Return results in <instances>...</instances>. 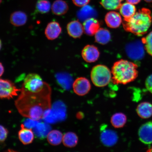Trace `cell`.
Wrapping results in <instances>:
<instances>
[{"mask_svg":"<svg viewBox=\"0 0 152 152\" xmlns=\"http://www.w3.org/2000/svg\"><path fill=\"white\" fill-rule=\"evenodd\" d=\"M51 94L52 89L46 82L37 92H30L22 87L15 105L22 116L39 121L45 118L52 109Z\"/></svg>","mask_w":152,"mask_h":152,"instance_id":"6da1fadb","label":"cell"},{"mask_svg":"<svg viewBox=\"0 0 152 152\" xmlns=\"http://www.w3.org/2000/svg\"><path fill=\"white\" fill-rule=\"evenodd\" d=\"M152 22L151 12L149 9H140L132 18L124 20L123 25L124 29L138 36L145 34L151 26Z\"/></svg>","mask_w":152,"mask_h":152,"instance_id":"7a4b0ae2","label":"cell"},{"mask_svg":"<svg viewBox=\"0 0 152 152\" xmlns=\"http://www.w3.org/2000/svg\"><path fill=\"white\" fill-rule=\"evenodd\" d=\"M138 66L134 63L121 60L115 62L112 68V80L115 84L126 85L134 81L138 75Z\"/></svg>","mask_w":152,"mask_h":152,"instance_id":"3957f363","label":"cell"},{"mask_svg":"<svg viewBox=\"0 0 152 152\" xmlns=\"http://www.w3.org/2000/svg\"><path fill=\"white\" fill-rule=\"evenodd\" d=\"M91 77L93 83L96 86L104 87L109 84L111 81V72L107 66L99 64L92 68Z\"/></svg>","mask_w":152,"mask_h":152,"instance_id":"277c9868","label":"cell"},{"mask_svg":"<svg viewBox=\"0 0 152 152\" xmlns=\"http://www.w3.org/2000/svg\"><path fill=\"white\" fill-rule=\"evenodd\" d=\"M45 83V82L43 81L39 75L35 73H30L25 78L22 87L30 92H37L43 88Z\"/></svg>","mask_w":152,"mask_h":152,"instance_id":"5b68a950","label":"cell"},{"mask_svg":"<svg viewBox=\"0 0 152 152\" xmlns=\"http://www.w3.org/2000/svg\"><path fill=\"white\" fill-rule=\"evenodd\" d=\"M21 89H18L12 82L0 79V98L10 99L18 96Z\"/></svg>","mask_w":152,"mask_h":152,"instance_id":"8992f818","label":"cell"},{"mask_svg":"<svg viewBox=\"0 0 152 152\" xmlns=\"http://www.w3.org/2000/svg\"><path fill=\"white\" fill-rule=\"evenodd\" d=\"M128 56L134 60L141 59L144 56V47L142 43L139 41L129 43L125 47Z\"/></svg>","mask_w":152,"mask_h":152,"instance_id":"52a82bcc","label":"cell"},{"mask_svg":"<svg viewBox=\"0 0 152 152\" xmlns=\"http://www.w3.org/2000/svg\"><path fill=\"white\" fill-rule=\"evenodd\" d=\"M73 87L74 92L79 96H83L89 92L91 89L90 81L85 77L78 78L74 82Z\"/></svg>","mask_w":152,"mask_h":152,"instance_id":"ba28073f","label":"cell"},{"mask_svg":"<svg viewBox=\"0 0 152 152\" xmlns=\"http://www.w3.org/2000/svg\"><path fill=\"white\" fill-rule=\"evenodd\" d=\"M138 135L139 140L142 143L152 144V121L142 124L139 129Z\"/></svg>","mask_w":152,"mask_h":152,"instance_id":"9c48e42d","label":"cell"},{"mask_svg":"<svg viewBox=\"0 0 152 152\" xmlns=\"http://www.w3.org/2000/svg\"><path fill=\"white\" fill-rule=\"evenodd\" d=\"M100 53L97 48L93 45L86 46L82 52L83 58L87 62H94L99 58Z\"/></svg>","mask_w":152,"mask_h":152,"instance_id":"30bf717a","label":"cell"},{"mask_svg":"<svg viewBox=\"0 0 152 152\" xmlns=\"http://www.w3.org/2000/svg\"><path fill=\"white\" fill-rule=\"evenodd\" d=\"M61 32L60 24L56 22L53 21L48 24L45 30V35L48 39L53 40L57 39Z\"/></svg>","mask_w":152,"mask_h":152,"instance_id":"8fae6325","label":"cell"},{"mask_svg":"<svg viewBox=\"0 0 152 152\" xmlns=\"http://www.w3.org/2000/svg\"><path fill=\"white\" fill-rule=\"evenodd\" d=\"M118 137L116 133L110 130H104L101 135L102 144L107 147H112L116 143Z\"/></svg>","mask_w":152,"mask_h":152,"instance_id":"7c38bea8","label":"cell"},{"mask_svg":"<svg viewBox=\"0 0 152 152\" xmlns=\"http://www.w3.org/2000/svg\"><path fill=\"white\" fill-rule=\"evenodd\" d=\"M67 30L68 34L75 39L81 37L84 31L83 26L77 20L69 23L67 25Z\"/></svg>","mask_w":152,"mask_h":152,"instance_id":"4fadbf2b","label":"cell"},{"mask_svg":"<svg viewBox=\"0 0 152 152\" xmlns=\"http://www.w3.org/2000/svg\"><path fill=\"white\" fill-rule=\"evenodd\" d=\"M18 134L20 141L26 145L32 143L35 135L31 129L26 128L23 124L21 125V129L19 131Z\"/></svg>","mask_w":152,"mask_h":152,"instance_id":"5bb4252c","label":"cell"},{"mask_svg":"<svg viewBox=\"0 0 152 152\" xmlns=\"http://www.w3.org/2000/svg\"><path fill=\"white\" fill-rule=\"evenodd\" d=\"M100 27L99 22L94 18H89L86 20L83 24L85 33L89 36L95 35L99 29Z\"/></svg>","mask_w":152,"mask_h":152,"instance_id":"9a60e30c","label":"cell"},{"mask_svg":"<svg viewBox=\"0 0 152 152\" xmlns=\"http://www.w3.org/2000/svg\"><path fill=\"white\" fill-rule=\"evenodd\" d=\"M105 21L107 26L111 28L119 27L122 21L121 15L115 11L108 12L105 17Z\"/></svg>","mask_w":152,"mask_h":152,"instance_id":"2e32d148","label":"cell"},{"mask_svg":"<svg viewBox=\"0 0 152 152\" xmlns=\"http://www.w3.org/2000/svg\"><path fill=\"white\" fill-rule=\"evenodd\" d=\"M51 131V127L47 123L39 122L33 129L34 134L40 139L47 137L48 134Z\"/></svg>","mask_w":152,"mask_h":152,"instance_id":"e0dca14e","label":"cell"},{"mask_svg":"<svg viewBox=\"0 0 152 152\" xmlns=\"http://www.w3.org/2000/svg\"><path fill=\"white\" fill-rule=\"evenodd\" d=\"M28 18L25 13L22 11H16L13 12L10 17L11 24L16 26H23L27 22Z\"/></svg>","mask_w":152,"mask_h":152,"instance_id":"ac0fdd59","label":"cell"},{"mask_svg":"<svg viewBox=\"0 0 152 152\" xmlns=\"http://www.w3.org/2000/svg\"><path fill=\"white\" fill-rule=\"evenodd\" d=\"M136 111L142 118H149L152 115V104L148 102H141L137 107Z\"/></svg>","mask_w":152,"mask_h":152,"instance_id":"d6986e66","label":"cell"},{"mask_svg":"<svg viewBox=\"0 0 152 152\" xmlns=\"http://www.w3.org/2000/svg\"><path fill=\"white\" fill-rule=\"evenodd\" d=\"M97 15L96 12L92 7L85 5L77 13L78 18L81 21H85L88 19L94 18Z\"/></svg>","mask_w":152,"mask_h":152,"instance_id":"ffe728a7","label":"cell"},{"mask_svg":"<svg viewBox=\"0 0 152 152\" xmlns=\"http://www.w3.org/2000/svg\"><path fill=\"white\" fill-rule=\"evenodd\" d=\"M68 9L69 7L67 3L63 0H56L55 1L51 7L53 14L58 16L66 14Z\"/></svg>","mask_w":152,"mask_h":152,"instance_id":"44dd1931","label":"cell"},{"mask_svg":"<svg viewBox=\"0 0 152 152\" xmlns=\"http://www.w3.org/2000/svg\"><path fill=\"white\" fill-rule=\"evenodd\" d=\"M119 9L121 14L124 18V20H127L132 18L135 14L136 11L134 5L128 2L121 4Z\"/></svg>","mask_w":152,"mask_h":152,"instance_id":"7402d4cb","label":"cell"},{"mask_svg":"<svg viewBox=\"0 0 152 152\" xmlns=\"http://www.w3.org/2000/svg\"><path fill=\"white\" fill-rule=\"evenodd\" d=\"M95 35L96 42L104 45L109 42L111 39V35L109 30L104 28H100Z\"/></svg>","mask_w":152,"mask_h":152,"instance_id":"603a6c76","label":"cell"},{"mask_svg":"<svg viewBox=\"0 0 152 152\" xmlns=\"http://www.w3.org/2000/svg\"><path fill=\"white\" fill-rule=\"evenodd\" d=\"M126 115L122 113H117L113 115L111 118V123L115 128H123L126 123Z\"/></svg>","mask_w":152,"mask_h":152,"instance_id":"cb8c5ba5","label":"cell"},{"mask_svg":"<svg viewBox=\"0 0 152 152\" xmlns=\"http://www.w3.org/2000/svg\"><path fill=\"white\" fill-rule=\"evenodd\" d=\"M63 135L60 131L51 130L47 136L48 141L51 145L56 146L59 145L62 142Z\"/></svg>","mask_w":152,"mask_h":152,"instance_id":"d4e9b609","label":"cell"},{"mask_svg":"<svg viewBox=\"0 0 152 152\" xmlns=\"http://www.w3.org/2000/svg\"><path fill=\"white\" fill-rule=\"evenodd\" d=\"M78 138L75 133L68 132L63 135L62 142L64 145L68 148H73L77 145Z\"/></svg>","mask_w":152,"mask_h":152,"instance_id":"484cf974","label":"cell"},{"mask_svg":"<svg viewBox=\"0 0 152 152\" xmlns=\"http://www.w3.org/2000/svg\"><path fill=\"white\" fill-rule=\"evenodd\" d=\"M56 77L58 84L63 88H67L70 86L72 83V78L69 74L64 73H58Z\"/></svg>","mask_w":152,"mask_h":152,"instance_id":"4316f807","label":"cell"},{"mask_svg":"<svg viewBox=\"0 0 152 152\" xmlns=\"http://www.w3.org/2000/svg\"><path fill=\"white\" fill-rule=\"evenodd\" d=\"M123 0H101L100 4L104 8L108 10L119 9Z\"/></svg>","mask_w":152,"mask_h":152,"instance_id":"83f0119b","label":"cell"},{"mask_svg":"<svg viewBox=\"0 0 152 152\" xmlns=\"http://www.w3.org/2000/svg\"><path fill=\"white\" fill-rule=\"evenodd\" d=\"M51 4L48 0H38L36 5V9L41 14L49 12L51 9Z\"/></svg>","mask_w":152,"mask_h":152,"instance_id":"f1b7e54d","label":"cell"},{"mask_svg":"<svg viewBox=\"0 0 152 152\" xmlns=\"http://www.w3.org/2000/svg\"><path fill=\"white\" fill-rule=\"evenodd\" d=\"M142 43L144 45L145 48L147 53L152 56V31L145 37L142 38Z\"/></svg>","mask_w":152,"mask_h":152,"instance_id":"f546056e","label":"cell"},{"mask_svg":"<svg viewBox=\"0 0 152 152\" xmlns=\"http://www.w3.org/2000/svg\"><path fill=\"white\" fill-rule=\"evenodd\" d=\"M24 121L23 123L25 127L29 129H33L39 122V121L34 120L33 119L27 118Z\"/></svg>","mask_w":152,"mask_h":152,"instance_id":"4dcf8cb0","label":"cell"},{"mask_svg":"<svg viewBox=\"0 0 152 152\" xmlns=\"http://www.w3.org/2000/svg\"><path fill=\"white\" fill-rule=\"evenodd\" d=\"M8 134V131L6 128L0 125V142H3L6 139Z\"/></svg>","mask_w":152,"mask_h":152,"instance_id":"1f68e13d","label":"cell"},{"mask_svg":"<svg viewBox=\"0 0 152 152\" xmlns=\"http://www.w3.org/2000/svg\"><path fill=\"white\" fill-rule=\"evenodd\" d=\"M145 86L147 90L152 94V75L148 76L146 79Z\"/></svg>","mask_w":152,"mask_h":152,"instance_id":"d6a6232c","label":"cell"},{"mask_svg":"<svg viewBox=\"0 0 152 152\" xmlns=\"http://www.w3.org/2000/svg\"><path fill=\"white\" fill-rule=\"evenodd\" d=\"M90 0H72L75 5L79 7H83L86 5L90 2Z\"/></svg>","mask_w":152,"mask_h":152,"instance_id":"836d02e7","label":"cell"},{"mask_svg":"<svg viewBox=\"0 0 152 152\" xmlns=\"http://www.w3.org/2000/svg\"><path fill=\"white\" fill-rule=\"evenodd\" d=\"M141 1V0H126L127 2L134 5L138 4Z\"/></svg>","mask_w":152,"mask_h":152,"instance_id":"e575fe53","label":"cell"},{"mask_svg":"<svg viewBox=\"0 0 152 152\" xmlns=\"http://www.w3.org/2000/svg\"><path fill=\"white\" fill-rule=\"evenodd\" d=\"M4 72V67L2 64L0 62V77H1L3 75Z\"/></svg>","mask_w":152,"mask_h":152,"instance_id":"d590c367","label":"cell"},{"mask_svg":"<svg viewBox=\"0 0 152 152\" xmlns=\"http://www.w3.org/2000/svg\"><path fill=\"white\" fill-rule=\"evenodd\" d=\"M147 3H151L152 2V0H144Z\"/></svg>","mask_w":152,"mask_h":152,"instance_id":"8d00e7d4","label":"cell"},{"mask_svg":"<svg viewBox=\"0 0 152 152\" xmlns=\"http://www.w3.org/2000/svg\"><path fill=\"white\" fill-rule=\"evenodd\" d=\"M2 45V42L1 40V39H0V50H1V48Z\"/></svg>","mask_w":152,"mask_h":152,"instance_id":"74e56055","label":"cell"},{"mask_svg":"<svg viewBox=\"0 0 152 152\" xmlns=\"http://www.w3.org/2000/svg\"><path fill=\"white\" fill-rule=\"evenodd\" d=\"M148 152H152V147L148 150Z\"/></svg>","mask_w":152,"mask_h":152,"instance_id":"f35d334b","label":"cell"},{"mask_svg":"<svg viewBox=\"0 0 152 152\" xmlns=\"http://www.w3.org/2000/svg\"><path fill=\"white\" fill-rule=\"evenodd\" d=\"M2 1V0H0V4H1V3Z\"/></svg>","mask_w":152,"mask_h":152,"instance_id":"ab89813d","label":"cell"}]
</instances>
